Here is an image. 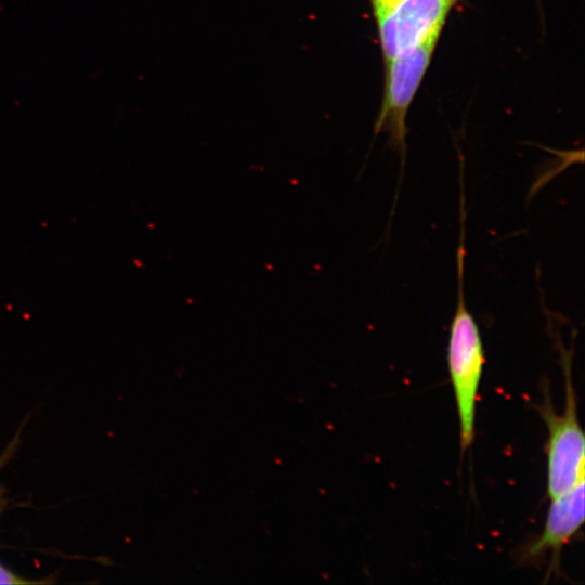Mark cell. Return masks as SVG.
<instances>
[{
    "label": "cell",
    "instance_id": "cell-6",
    "mask_svg": "<svg viewBox=\"0 0 585 585\" xmlns=\"http://www.w3.org/2000/svg\"><path fill=\"white\" fill-rule=\"evenodd\" d=\"M29 580L22 578L2 564H0V584H29Z\"/></svg>",
    "mask_w": 585,
    "mask_h": 585
},
{
    "label": "cell",
    "instance_id": "cell-7",
    "mask_svg": "<svg viewBox=\"0 0 585 585\" xmlns=\"http://www.w3.org/2000/svg\"><path fill=\"white\" fill-rule=\"evenodd\" d=\"M3 508H4V499H3L2 495H1V492H0V514L3 510Z\"/></svg>",
    "mask_w": 585,
    "mask_h": 585
},
{
    "label": "cell",
    "instance_id": "cell-3",
    "mask_svg": "<svg viewBox=\"0 0 585 585\" xmlns=\"http://www.w3.org/2000/svg\"><path fill=\"white\" fill-rule=\"evenodd\" d=\"M442 29H435L407 52L385 60V90L375 132L388 133L403 159L407 112L430 65Z\"/></svg>",
    "mask_w": 585,
    "mask_h": 585
},
{
    "label": "cell",
    "instance_id": "cell-1",
    "mask_svg": "<svg viewBox=\"0 0 585 585\" xmlns=\"http://www.w3.org/2000/svg\"><path fill=\"white\" fill-rule=\"evenodd\" d=\"M465 208L460 207V237L456 252L457 300L448 332L447 367L457 408L461 452L473 442L477 399L485 361L481 334L465 297Z\"/></svg>",
    "mask_w": 585,
    "mask_h": 585
},
{
    "label": "cell",
    "instance_id": "cell-4",
    "mask_svg": "<svg viewBox=\"0 0 585 585\" xmlns=\"http://www.w3.org/2000/svg\"><path fill=\"white\" fill-rule=\"evenodd\" d=\"M458 0H369L385 60L399 56L443 28Z\"/></svg>",
    "mask_w": 585,
    "mask_h": 585
},
{
    "label": "cell",
    "instance_id": "cell-5",
    "mask_svg": "<svg viewBox=\"0 0 585 585\" xmlns=\"http://www.w3.org/2000/svg\"><path fill=\"white\" fill-rule=\"evenodd\" d=\"M585 478L567 493L552 498L542 534L524 551L525 560H536L547 552L558 556L562 547L584 523Z\"/></svg>",
    "mask_w": 585,
    "mask_h": 585
},
{
    "label": "cell",
    "instance_id": "cell-2",
    "mask_svg": "<svg viewBox=\"0 0 585 585\" xmlns=\"http://www.w3.org/2000/svg\"><path fill=\"white\" fill-rule=\"evenodd\" d=\"M566 401L561 414H556L549 401L541 410L548 428L547 491L556 498L585 478V440L577 417L576 395L571 376V358H562Z\"/></svg>",
    "mask_w": 585,
    "mask_h": 585
}]
</instances>
